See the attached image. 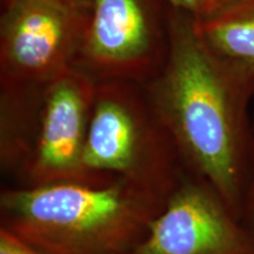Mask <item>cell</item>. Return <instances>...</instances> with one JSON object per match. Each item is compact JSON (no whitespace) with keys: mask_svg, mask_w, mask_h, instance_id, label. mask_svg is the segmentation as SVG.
I'll list each match as a JSON object with an SVG mask.
<instances>
[{"mask_svg":"<svg viewBox=\"0 0 254 254\" xmlns=\"http://www.w3.org/2000/svg\"><path fill=\"white\" fill-rule=\"evenodd\" d=\"M195 26L221 58L254 67V1L238 2L214 14L195 19Z\"/></svg>","mask_w":254,"mask_h":254,"instance_id":"obj_9","label":"cell"},{"mask_svg":"<svg viewBox=\"0 0 254 254\" xmlns=\"http://www.w3.org/2000/svg\"><path fill=\"white\" fill-rule=\"evenodd\" d=\"M45 88L0 85V168L17 185L36 145Z\"/></svg>","mask_w":254,"mask_h":254,"instance_id":"obj_8","label":"cell"},{"mask_svg":"<svg viewBox=\"0 0 254 254\" xmlns=\"http://www.w3.org/2000/svg\"><path fill=\"white\" fill-rule=\"evenodd\" d=\"M82 160L98 185L120 179L165 196L186 172L144 85L126 80L95 85Z\"/></svg>","mask_w":254,"mask_h":254,"instance_id":"obj_3","label":"cell"},{"mask_svg":"<svg viewBox=\"0 0 254 254\" xmlns=\"http://www.w3.org/2000/svg\"><path fill=\"white\" fill-rule=\"evenodd\" d=\"M95 85L97 81L74 66L47 85L33 153L17 186H101L87 173L82 160Z\"/></svg>","mask_w":254,"mask_h":254,"instance_id":"obj_7","label":"cell"},{"mask_svg":"<svg viewBox=\"0 0 254 254\" xmlns=\"http://www.w3.org/2000/svg\"><path fill=\"white\" fill-rule=\"evenodd\" d=\"M131 254H254V230L207 182L185 172Z\"/></svg>","mask_w":254,"mask_h":254,"instance_id":"obj_6","label":"cell"},{"mask_svg":"<svg viewBox=\"0 0 254 254\" xmlns=\"http://www.w3.org/2000/svg\"><path fill=\"white\" fill-rule=\"evenodd\" d=\"M0 254H41L0 228Z\"/></svg>","mask_w":254,"mask_h":254,"instance_id":"obj_10","label":"cell"},{"mask_svg":"<svg viewBox=\"0 0 254 254\" xmlns=\"http://www.w3.org/2000/svg\"><path fill=\"white\" fill-rule=\"evenodd\" d=\"M0 85L45 87L74 66L90 12L57 0H4Z\"/></svg>","mask_w":254,"mask_h":254,"instance_id":"obj_5","label":"cell"},{"mask_svg":"<svg viewBox=\"0 0 254 254\" xmlns=\"http://www.w3.org/2000/svg\"><path fill=\"white\" fill-rule=\"evenodd\" d=\"M4 1V0H1ZM64 5H67L69 7L79 9V11L90 12L92 6V0H57Z\"/></svg>","mask_w":254,"mask_h":254,"instance_id":"obj_14","label":"cell"},{"mask_svg":"<svg viewBox=\"0 0 254 254\" xmlns=\"http://www.w3.org/2000/svg\"><path fill=\"white\" fill-rule=\"evenodd\" d=\"M170 49L157 78L144 85L186 172L204 179L243 219L251 154L244 122L243 67L218 56L195 19L168 7Z\"/></svg>","mask_w":254,"mask_h":254,"instance_id":"obj_1","label":"cell"},{"mask_svg":"<svg viewBox=\"0 0 254 254\" xmlns=\"http://www.w3.org/2000/svg\"><path fill=\"white\" fill-rule=\"evenodd\" d=\"M168 49L165 0H92L74 67L97 82L146 85L163 71Z\"/></svg>","mask_w":254,"mask_h":254,"instance_id":"obj_4","label":"cell"},{"mask_svg":"<svg viewBox=\"0 0 254 254\" xmlns=\"http://www.w3.org/2000/svg\"><path fill=\"white\" fill-rule=\"evenodd\" d=\"M239 1H241V0H207V2H206L204 15H202L201 18L217 13V12L230 7V6L237 4V2H239Z\"/></svg>","mask_w":254,"mask_h":254,"instance_id":"obj_13","label":"cell"},{"mask_svg":"<svg viewBox=\"0 0 254 254\" xmlns=\"http://www.w3.org/2000/svg\"><path fill=\"white\" fill-rule=\"evenodd\" d=\"M168 196L120 179L5 186L0 228L41 254H131Z\"/></svg>","mask_w":254,"mask_h":254,"instance_id":"obj_2","label":"cell"},{"mask_svg":"<svg viewBox=\"0 0 254 254\" xmlns=\"http://www.w3.org/2000/svg\"><path fill=\"white\" fill-rule=\"evenodd\" d=\"M170 8L199 19L204 15L207 0H165Z\"/></svg>","mask_w":254,"mask_h":254,"instance_id":"obj_11","label":"cell"},{"mask_svg":"<svg viewBox=\"0 0 254 254\" xmlns=\"http://www.w3.org/2000/svg\"><path fill=\"white\" fill-rule=\"evenodd\" d=\"M244 221L254 230V153L252 154V158H251L250 179L249 187H247Z\"/></svg>","mask_w":254,"mask_h":254,"instance_id":"obj_12","label":"cell"}]
</instances>
